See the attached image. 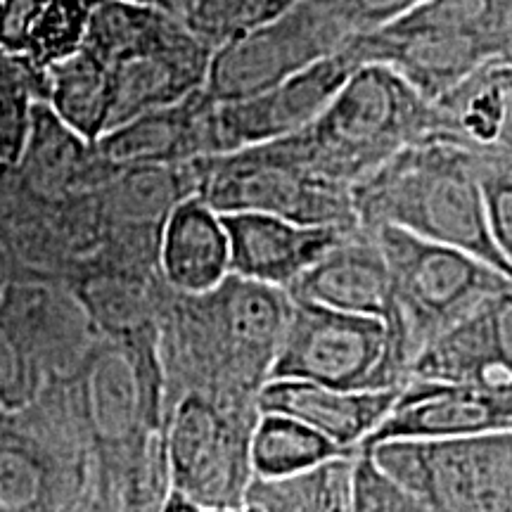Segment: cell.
I'll return each instance as SVG.
<instances>
[{
  "label": "cell",
  "mask_w": 512,
  "mask_h": 512,
  "mask_svg": "<svg viewBox=\"0 0 512 512\" xmlns=\"http://www.w3.org/2000/svg\"><path fill=\"white\" fill-rule=\"evenodd\" d=\"M361 226L399 228L427 242L456 247L512 280L486 216L479 164L458 147L422 140L351 188Z\"/></svg>",
  "instance_id": "1"
},
{
  "label": "cell",
  "mask_w": 512,
  "mask_h": 512,
  "mask_svg": "<svg viewBox=\"0 0 512 512\" xmlns=\"http://www.w3.org/2000/svg\"><path fill=\"white\" fill-rule=\"evenodd\" d=\"M290 311L292 297L285 290L238 275L195 297L176 294L169 316L181 392L256 401L271 380Z\"/></svg>",
  "instance_id": "2"
},
{
  "label": "cell",
  "mask_w": 512,
  "mask_h": 512,
  "mask_svg": "<svg viewBox=\"0 0 512 512\" xmlns=\"http://www.w3.org/2000/svg\"><path fill=\"white\" fill-rule=\"evenodd\" d=\"M83 46L110 67V131L204 91L216 53L185 17L126 0H91Z\"/></svg>",
  "instance_id": "3"
},
{
  "label": "cell",
  "mask_w": 512,
  "mask_h": 512,
  "mask_svg": "<svg viewBox=\"0 0 512 512\" xmlns=\"http://www.w3.org/2000/svg\"><path fill=\"white\" fill-rule=\"evenodd\" d=\"M434 131V107L380 64L356 69L328 110L297 136L292 152L318 176L354 188Z\"/></svg>",
  "instance_id": "4"
},
{
  "label": "cell",
  "mask_w": 512,
  "mask_h": 512,
  "mask_svg": "<svg viewBox=\"0 0 512 512\" xmlns=\"http://www.w3.org/2000/svg\"><path fill=\"white\" fill-rule=\"evenodd\" d=\"M197 197L219 216L266 214L304 226H361L351 190L318 176L285 140L195 162Z\"/></svg>",
  "instance_id": "5"
},
{
  "label": "cell",
  "mask_w": 512,
  "mask_h": 512,
  "mask_svg": "<svg viewBox=\"0 0 512 512\" xmlns=\"http://www.w3.org/2000/svg\"><path fill=\"white\" fill-rule=\"evenodd\" d=\"M256 420V401L183 389L166 420L169 491L207 512L245 505L254 482L249 439Z\"/></svg>",
  "instance_id": "6"
},
{
  "label": "cell",
  "mask_w": 512,
  "mask_h": 512,
  "mask_svg": "<svg viewBox=\"0 0 512 512\" xmlns=\"http://www.w3.org/2000/svg\"><path fill=\"white\" fill-rule=\"evenodd\" d=\"M271 380L382 392L406 387L411 363L382 320L292 299Z\"/></svg>",
  "instance_id": "7"
},
{
  "label": "cell",
  "mask_w": 512,
  "mask_h": 512,
  "mask_svg": "<svg viewBox=\"0 0 512 512\" xmlns=\"http://www.w3.org/2000/svg\"><path fill=\"white\" fill-rule=\"evenodd\" d=\"M377 242L392 275L399 335L406 354H420L491 294L512 287V280L477 256L403 233L375 228Z\"/></svg>",
  "instance_id": "8"
},
{
  "label": "cell",
  "mask_w": 512,
  "mask_h": 512,
  "mask_svg": "<svg viewBox=\"0 0 512 512\" xmlns=\"http://www.w3.org/2000/svg\"><path fill=\"white\" fill-rule=\"evenodd\" d=\"M368 453L430 512H512V432L389 441Z\"/></svg>",
  "instance_id": "9"
},
{
  "label": "cell",
  "mask_w": 512,
  "mask_h": 512,
  "mask_svg": "<svg viewBox=\"0 0 512 512\" xmlns=\"http://www.w3.org/2000/svg\"><path fill=\"white\" fill-rule=\"evenodd\" d=\"M354 36L337 0H299L278 19L214 53L204 91L214 102H238L342 53Z\"/></svg>",
  "instance_id": "10"
},
{
  "label": "cell",
  "mask_w": 512,
  "mask_h": 512,
  "mask_svg": "<svg viewBox=\"0 0 512 512\" xmlns=\"http://www.w3.org/2000/svg\"><path fill=\"white\" fill-rule=\"evenodd\" d=\"M356 69L361 67L347 53H337L252 98L216 102L214 119L221 155L302 133L328 110Z\"/></svg>",
  "instance_id": "11"
},
{
  "label": "cell",
  "mask_w": 512,
  "mask_h": 512,
  "mask_svg": "<svg viewBox=\"0 0 512 512\" xmlns=\"http://www.w3.org/2000/svg\"><path fill=\"white\" fill-rule=\"evenodd\" d=\"M411 382L512 394V287L491 294L434 337L415 356Z\"/></svg>",
  "instance_id": "12"
},
{
  "label": "cell",
  "mask_w": 512,
  "mask_h": 512,
  "mask_svg": "<svg viewBox=\"0 0 512 512\" xmlns=\"http://www.w3.org/2000/svg\"><path fill=\"white\" fill-rule=\"evenodd\" d=\"M501 432H512V394L411 382L361 451L389 441L470 439Z\"/></svg>",
  "instance_id": "13"
},
{
  "label": "cell",
  "mask_w": 512,
  "mask_h": 512,
  "mask_svg": "<svg viewBox=\"0 0 512 512\" xmlns=\"http://www.w3.org/2000/svg\"><path fill=\"white\" fill-rule=\"evenodd\" d=\"M287 294L299 302L382 320L406 354L399 335L392 275H389L387 259H384L375 230L366 226L351 228L316 266L309 268L287 290Z\"/></svg>",
  "instance_id": "14"
},
{
  "label": "cell",
  "mask_w": 512,
  "mask_h": 512,
  "mask_svg": "<svg viewBox=\"0 0 512 512\" xmlns=\"http://www.w3.org/2000/svg\"><path fill=\"white\" fill-rule=\"evenodd\" d=\"M216 102L197 91L178 105L155 110L114 128L95 143L100 164L112 171L188 166L219 157Z\"/></svg>",
  "instance_id": "15"
},
{
  "label": "cell",
  "mask_w": 512,
  "mask_h": 512,
  "mask_svg": "<svg viewBox=\"0 0 512 512\" xmlns=\"http://www.w3.org/2000/svg\"><path fill=\"white\" fill-rule=\"evenodd\" d=\"M430 140L453 145L484 169L512 171V67L486 64L432 102Z\"/></svg>",
  "instance_id": "16"
},
{
  "label": "cell",
  "mask_w": 512,
  "mask_h": 512,
  "mask_svg": "<svg viewBox=\"0 0 512 512\" xmlns=\"http://www.w3.org/2000/svg\"><path fill=\"white\" fill-rule=\"evenodd\" d=\"M221 219L230 245V275L285 292L351 230L304 226L266 214H228Z\"/></svg>",
  "instance_id": "17"
},
{
  "label": "cell",
  "mask_w": 512,
  "mask_h": 512,
  "mask_svg": "<svg viewBox=\"0 0 512 512\" xmlns=\"http://www.w3.org/2000/svg\"><path fill=\"white\" fill-rule=\"evenodd\" d=\"M403 389L349 392L302 380H268L256 396L259 413L285 415L323 434L344 451L358 453L389 413Z\"/></svg>",
  "instance_id": "18"
},
{
  "label": "cell",
  "mask_w": 512,
  "mask_h": 512,
  "mask_svg": "<svg viewBox=\"0 0 512 512\" xmlns=\"http://www.w3.org/2000/svg\"><path fill=\"white\" fill-rule=\"evenodd\" d=\"M140 351L131 339L105 349H93L86 366V403L93 430L107 441H128L138 434L140 422L159 420L162 375L147 373L138 363Z\"/></svg>",
  "instance_id": "19"
},
{
  "label": "cell",
  "mask_w": 512,
  "mask_h": 512,
  "mask_svg": "<svg viewBox=\"0 0 512 512\" xmlns=\"http://www.w3.org/2000/svg\"><path fill=\"white\" fill-rule=\"evenodd\" d=\"M159 266L176 294L211 292L230 275V245L223 219L200 197L171 211L159 235Z\"/></svg>",
  "instance_id": "20"
},
{
  "label": "cell",
  "mask_w": 512,
  "mask_h": 512,
  "mask_svg": "<svg viewBox=\"0 0 512 512\" xmlns=\"http://www.w3.org/2000/svg\"><path fill=\"white\" fill-rule=\"evenodd\" d=\"M91 0H0V53L46 72L86 41Z\"/></svg>",
  "instance_id": "21"
},
{
  "label": "cell",
  "mask_w": 512,
  "mask_h": 512,
  "mask_svg": "<svg viewBox=\"0 0 512 512\" xmlns=\"http://www.w3.org/2000/svg\"><path fill=\"white\" fill-rule=\"evenodd\" d=\"M60 460L36 434L0 422V512H64Z\"/></svg>",
  "instance_id": "22"
},
{
  "label": "cell",
  "mask_w": 512,
  "mask_h": 512,
  "mask_svg": "<svg viewBox=\"0 0 512 512\" xmlns=\"http://www.w3.org/2000/svg\"><path fill=\"white\" fill-rule=\"evenodd\" d=\"M95 164H100L95 145L64 126L48 105H34L31 133L17 166L31 188L48 197L76 195L91 181Z\"/></svg>",
  "instance_id": "23"
},
{
  "label": "cell",
  "mask_w": 512,
  "mask_h": 512,
  "mask_svg": "<svg viewBox=\"0 0 512 512\" xmlns=\"http://www.w3.org/2000/svg\"><path fill=\"white\" fill-rule=\"evenodd\" d=\"M48 107L76 136L95 145L110 131L112 76L93 50L81 46L48 69Z\"/></svg>",
  "instance_id": "24"
},
{
  "label": "cell",
  "mask_w": 512,
  "mask_h": 512,
  "mask_svg": "<svg viewBox=\"0 0 512 512\" xmlns=\"http://www.w3.org/2000/svg\"><path fill=\"white\" fill-rule=\"evenodd\" d=\"M354 456L358 453L344 451L302 422L273 413H259L249 439L254 479H287L332 460Z\"/></svg>",
  "instance_id": "25"
},
{
  "label": "cell",
  "mask_w": 512,
  "mask_h": 512,
  "mask_svg": "<svg viewBox=\"0 0 512 512\" xmlns=\"http://www.w3.org/2000/svg\"><path fill=\"white\" fill-rule=\"evenodd\" d=\"M354 458L332 460L287 479H254L247 503L264 512H349Z\"/></svg>",
  "instance_id": "26"
},
{
  "label": "cell",
  "mask_w": 512,
  "mask_h": 512,
  "mask_svg": "<svg viewBox=\"0 0 512 512\" xmlns=\"http://www.w3.org/2000/svg\"><path fill=\"white\" fill-rule=\"evenodd\" d=\"M81 306L93 328L105 330L110 337H138L150 325L147 294L126 275H98L88 280L81 290Z\"/></svg>",
  "instance_id": "27"
},
{
  "label": "cell",
  "mask_w": 512,
  "mask_h": 512,
  "mask_svg": "<svg viewBox=\"0 0 512 512\" xmlns=\"http://www.w3.org/2000/svg\"><path fill=\"white\" fill-rule=\"evenodd\" d=\"M297 3L299 0H197L185 22L209 48L219 50L278 19Z\"/></svg>",
  "instance_id": "28"
},
{
  "label": "cell",
  "mask_w": 512,
  "mask_h": 512,
  "mask_svg": "<svg viewBox=\"0 0 512 512\" xmlns=\"http://www.w3.org/2000/svg\"><path fill=\"white\" fill-rule=\"evenodd\" d=\"M12 67L15 60L0 53V176L22 162L34 119V102Z\"/></svg>",
  "instance_id": "29"
},
{
  "label": "cell",
  "mask_w": 512,
  "mask_h": 512,
  "mask_svg": "<svg viewBox=\"0 0 512 512\" xmlns=\"http://www.w3.org/2000/svg\"><path fill=\"white\" fill-rule=\"evenodd\" d=\"M349 512H430L401 482L375 463L373 453L358 451L351 470Z\"/></svg>",
  "instance_id": "30"
},
{
  "label": "cell",
  "mask_w": 512,
  "mask_h": 512,
  "mask_svg": "<svg viewBox=\"0 0 512 512\" xmlns=\"http://www.w3.org/2000/svg\"><path fill=\"white\" fill-rule=\"evenodd\" d=\"M43 373L19 347L17 337L0 320V408L22 411L36 399Z\"/></svg>",
  "instance_id": "31"
},
{
  "label": "cell",
  "mask_w": 512,
  "mask_h": 512,
  "mask_svg": "<svg viewBox=\"0 0 512 512\" xmlns=\"http://www.w3.org/2000/svg\"><path fill=\"white\" fill-rule=\"evenodd\" d=\"M479 176H482L491 238L498 254L512 268V171L479 166Z\"/></svg>",
  "instance_id": "32"
},
{
  "label": "cell",
  "mask_w": 512,
  "mask_h": 512,
  "mask_svg": "<svg viewBox=\"0 0 512 512\" xmlns=\"http://www.w3.org/2000/svg\"><path fill=\"white\" fill-rule=\"evenodd\" d=\"M354 36H366L399 22L425 0H337Z\"/></svg>",
  "instance_id": "33"
},
{
  "label": "cell",
  "mask_w": 512,
  "mask_h": 512,
  "mask_svg": "<svg viewBox=\"0 0 512 512\" xmlns=\"http://www.w3.org/2000/svg\"><path fill=\"white\" fill-rule=\"evenodd\" d=\"M162 512H207V510H202L200 505L188 501V498L176 494V491H166Z\"/></svg>",
  "instance_id": "34"
},
{
  "label": "cell",
  "mask_w": 512,
  "mask_h": 512,
  "mask_svg": "<svg viewBox=\"0 0 512 512\" xmlns=\"http://www.w3.org/2000/svg\"><path fill=\"white\" fill-rule=\"evenodd\" d=\"M126 3H136V5H150V8L171 12V15H181L185 17L183 12V3L181 0H126Z\"/></svg>",
  "instance_id": "35"
},
{
  "label": "cell",
  "mask_w": 512,
  "mask_h": 512,
  "mask_svg": "<svg viewBox=\"0 0 512 512\" xmlns=\"http://www.w3.org/2000/svg\"><path fill=\"white\" fill-rule=\"evenodd\" d=\"M209 512H264L261 508H256L252 503H245L240 505V508H230V510H209Z\"/></svg>",
  "instance_id": "36"
},
{
  "label": "cell",
  "mask_w": 512,
  "mask_h": 512,
  "mask_svg": "<svg viewBox=\"0 0 512 512\" xmlns=\"http://www.w3.org/2000/svg\"><path fill=\"white\" fill-rule=\"evenodd\" d=\"M181 3H183V12H185V15H188L190 8L197 3V0H181Z\"/></svg>",
  "instance_id": "37"
}]
</instances>
